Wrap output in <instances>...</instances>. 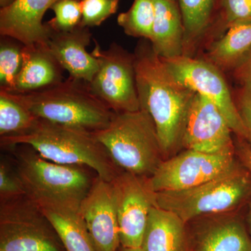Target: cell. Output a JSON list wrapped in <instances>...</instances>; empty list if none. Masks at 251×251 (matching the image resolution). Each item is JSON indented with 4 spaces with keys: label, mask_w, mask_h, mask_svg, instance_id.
I'll return each instance as SVG.
<instances>
[{
    "label": "cell",
    "mask_w": 251,
    "mask_h": 251,
    "mask_svg": "<svg viewBox=\"0 0 251 251\" xmlns=\"http://www.w3.org/2000/svg\"><path fill=\"white\" fill-rule=\"evenodd\" d=\"M247 229L251 239V196L247 204Z\"/></svg>",
    "instance_id": "33"
},
{
    "label": "cell",
    "mask_w": 251,
    "mask_h": 251,
    "mask_svg": "<svg viewBox=\"0 0 251 251\" xmlns=\"http://www.w3.org/2000/svg\"><path fill=\"white\" fill-rule=\"evenodd\" d=\"M155 18L154 0H134L129 9L117 17L126 34L150 41Z\"/></svg>",
    "instance_id": "24"
},
{
    "label": "cell",
    "mask_w": 251,
    "mask_h": 251,
    "mask_svg": "<svg viewBox=\"0 0 251 251\" xmlns=\"http://www.w3.org/2000/svg\"><path fill=\"white\" fill-rule=\"evenodd\" d=\"M15 0H0V7L4 8L5 6H9Z\"/></svg>",
    "instance_id": "35"
},
{
    "label": "cell",
    "mask_w": 251,
    "mask_h": 251,
    "mask_svg": "<svg viewBox=\"0 0 251 251\" xmlns=\"http://www.w3.org/2000/svg\"><path fill=\"white\" fill-rule=\"evenodd\" d=\"M120 0H80L82 18L80 26L94 27L100 25L116 13Z\"/></svg>",
    "instance_id": "28"
},
{
    "label": "cell",
    "mask_w": 251,
    "mask_h": 251,
    "mask_svg": "<svg viewBox=\"0 0 251 251\" xmlns=\"http://www.w3.org/2000/svg\"><path fill=\"white\" fill-rule=\"evenodd\" d=\"M91 53L99 69L89 82L92 94L115 113L140 110L136 85L135 54L113 43L103 50L95 41Z\"/></svg>",
    "instance_id": "8"
},
{
    "label": "cell",
    "mask_w": 251,
    "mask_h": 251,
    "mask_svg": "<svg viewBox=\"0 0 251 251\" xmlns=\"http://www.w3.org/2000/svg\"><path fill=\"white\" fill-rule=\"evenodd\" d=\"M92 134L127 173L150 177L165 160L154 122L142 109L115 114L107 128Z\"/></svg>",
    "instance_id": "4"
},
{
    "label": "cell",
    "mask_w": 251,
    "mask_h": 251,
    "mask_svg": "<svg viewBox=\"0 0 251 251\" xmlns=\"http://www.w3.org/2000/svg\"><path fill=\"white\" fill-rule=\"evenodd\" d=\"M118 251H145L142 249L141 247L139 248H125L123 247H120Z\"/></svg>",
    "instance_id": "34"
},
{
    "label": "cell",
    "mask_w": 251,
    "mask_h": 251,
    "mask_svg": "<svg viewBox=\"0 0 251 251\" xmlns=\"http://www.w3.org/2000/svg\"><path fill=\"white\" fill-rule=\"evenodd\" d=\"M38 120L8 92L0 90L1 138L24 134L34 126Z\"/></svg>",
    "instance_id": "23"
},
{
    "label": "cell",
    "mask_w": 251,
    "mask_h": 251,
    "mask_svg": "<svg viewBox=\"0 0 251 251\" xmlns=\"http://www.w3.org/2000/svg\"><path fill=\"white\" fill-rule=\"evenodd\" d=\"M232 133L215 104L196 94L186 118L182 148L207 153L235 152Z\"/></svg>",
    "instance_id": "12"
},
{
    "label": "cell",
    "mask_w": 251,
    "mask_h": 251,
    "mask_svg": "<svg viewBox=\"0 0 251 251\" xmlns=\"http://www.w3.org/2000/svg\"><path fill=\"white\" fill-rule=\"evenodd\" d=\"M38 206L55 229L66 251H97L80 206Z\"/></svg>",
    "instance_id": "20"
},
{
    "label": "cell",
    "mask_w": 251,
    "mask_h": 251,
    "mask_svg": "<svg viewBox=\"0 0 251 251\" xmlns=\"http://www.w3.org/2000/svg\"><path fill=\"white\" fill-rule=\"evenodd\" d=\"M26 196L25 190L17 173L1 161L0 163V202Z\"/></svg>",
    "instance_id": "29"
},
{
    "label": "cell",
    "mask_w": 251,
    "mask_h": 251,
    "mask_svg": "<svg viewBox=\"0 0 251 251\" xmlns=\"http://www.w3.org/2000/svg\"><path fill=\"white\" fill-rule=\"evenodd\" d=\"M233 95L238 111L249 133L248 142L251 145V91L239 87Z\"/></svg>",
    "instance_id": "30"
},
{
    "label": "cell",
    "mask_w": 251,
    "mask_h": 251,
    "mask_svg": "<svg viewBox=\"0 0 251 251\" xmlns=\"http://www.w3.org/2000/svg\"><path fill=\"white\" fill-rule=\"evenodd\" d=\"M246 23H251V0H221L219 17L210 32L220 37L232 26Z\"/></svg>",
    "instance_id": "26"
},
{
    "label": "cell",
    "mask_w": 251,
    "mask_h": 251,
    "mask_svg": "<svg viewBox=\"0 0 251 251\" xmlns=\"http://www.w3.org/2000/svg\"><path fill=\"white\" fill-rule=\"evenodd\" d=\"M155 195L157 206L187 224L200 216L234 212L247 206L251 196V174L239 162L233 169L202 184Z\"/></svg>",
    "instance_id": "6"
},
{
    "label": "cell",
    "mask_w": 251,
    "mask_h": 251,
    "mask_svg": "<svg viewBox=\"0 0 251 251\" xmlns=\"http://www.w3.org/2000/svg\"><path fill=\"white\" fill-rule=\"evenodd\" d=\"M16 156V173L26 196L37 206L79 207L96 177L91 176L88 168L54 163L32 148L18 150Z\"/></svg>",
    "instance_id": "5"
},
{
    "label": "cell",
    "mask_w": 251,
    "mask_h": 251,
    "mask_svg": "<svg viewBox=\"0 0 251 251\" xmlns=\"http://www.w3.org/2000/svg\"><path fill=\"white\" fill-rule=\"evenodd\" d=\"M163 60L176 80L215 104L226 117L234 135L248 141L249 133L221 71L205 59L190 56L181 55Z\"/></svg>",
    "instance_id": "10"
},
{
    "label": "cell",
    "mask_w": 251,
    "mask_h": 251,
    "mask_svg": "<svg viewBox=\"0 0 251 251\" xmlns=\"http://www.w3.org/2000/svg\"><path fill=\"white\" fill-rule=\"evenodd\" d=\"M64 71L46 44L25 46L22 70L9 92L30 93L57 85L64 80Z\"/></svg>",
    "instance_id": "16"
},
{
    "label": "cell",
    "mask_w": 251,
    "mask_h": 251,
    "mask_svg": "<svg viewBox=\"0 0 251 251\" xmlns=\"http://www.w3.org/2000/svg\"><path fill=\"white\" fill-rule=\"evenodd\" d=\"M92 36L90 28L78 26L72 31H51L46 44L69 76L88 83L99 69L97 58L87 50Z\"/></svg>",
    "instance_id": "15"
},
{
    "label": "cell",
    "mask_w": 251,
    "mask_h": 251,
    "mask_svg": "<svg viewBox=\"0 0 251 251\" xmlns=\"http://www.w3.org/2000/svg\"><path fill=\"white\" fill-rule=\"evenodd\" d=\"M221 0H177L184 27V54L193 52L219 17Z\"/></svg>",
    "instance_id": "21"
},
{
    "label": "cell",
    "mask_w": 251,
    "mask_h": 251,
    "mask_svg": "<svg viewBox=\"0 0 251 251\" xmlns=\"http://www.w3.org/2000/svg\"><path fill=\"white\" fill-rule=\"evenodd\" d=\"M8 93L36 118L91 133L107 128L116 114L92 94L88 82L70 76L44 90Z\"/></svg>",
    "instance_id": "3"
},
{
    "label": "cell",
    "mask_w": 251,
    "mask_h": 251,
    "mask_svg": "<svg viewBox=\"0 0 251 251\" xmlns=\"http://www.w3.org/2000/svg\"><path fill=\"white\" fill-rule=\"evenodd\" d=\"M80 211L97 251H118L121 247L116 202L111 181L96 176Z\"/></svg>",
    "instance_id": "13"
},
{
    "label": "cell",
    "mask_w": 251,
    "mask_h": 251,
    "mask_svg": "<svg viewBox=\"0 0 251 251\" xmlns=\"http://www.w3.org/2000/svg\"><path fill=\"white\" fill-rule=\"evenodd\" d=\"M0 251H67L44 213L27 196L0 202Z\"/></svg>",
    "instance_id": "7"
},
{
    "label": "cell",
    "mask_w": 251,
    "mask_h": 251,
    "mask_svg": "<svg viewBox=\"0 0 251 251\" xmlns=\"http://www.w3.org/2000/svg\"><path fill=\"white\" fill-rule=\"evenodd\" d=\"M54 18L47 23L54 31H68L80 26L82 11L80 0H58L52 6Z\"/></svg>",
    "instance_id": "27"
},
{
    "label": "cell",
    "mask_w": 251,
    "mask_h": 251,
    "mask_svg": "<svg viewBox=\"0 0 251 251\" xmlns=\"http://www.w3.org/2000/svg\"><path fill=\"white\" fill-rule=\"evenodd\" d=\"M25 46L8 36L0 40V90L11 92L22 70Z\"/></svg>",
    "instance_id": "25"
},
{
    "label": "cell",
    "mask_w": 251,
    "mask_h": 251,
    "mask_svg": "<svg viewBox=\"0 0 251 251\" xmlns=\"http://www.w3.org/2000/svg\"><path fill=\"white\" fill-rule=\"evenodd\" d=\"M28 145L43 158L59 164L86 167L99 177L112 181L122 170L92 133L39 119L27 133L1 138V145Z\"/></svg>",
    "instance_id": "2"
},
{
    "label": "cell",
    "mask_w": 251,
    "mask_h": 251,
    "mask_svg": "<svg viewBox=\"0 0 251 251\" xmlns=\"http://www.w3.org/2000/svg\"><path fill=\"white\" fill-rule=\"evenodd\" d=\"M251 49V23L228 28L209 44L205 60L221 72H232Z\"/></svg>",
    "instance_id": "22"
},
{
    "label": "cell",
    "mask_w": 251,
    "mask_h": 251,
    "mask_svg": "<svg viewBox=\"0 0 251 251\" xmlns=\"http://www.w3.org/2000/svg\"><path fill=\"white\" fill-rule=\"evenodd\" d=\"M120 228V244L141 247L149 215L156 206V195L148 178L123 171L111 181Z\"/></svg>",
    "instance_id": "11"
},
{
    "label": "cell",
    "mask_w": 251,
    "mask_h": 251,
    "mask_svg": "<svg viewBox=\"0 0 251 251\" xmlns=\"http://www.w3.org/2000/svg\"><path fill=\"white\" fill-rule=\"evenodd\" d=\"M58 0H15L0 9V34L26 46L46 44L51 29L43 18Z\"/></svg>",
    "instance_id": "14"
},
{
    "label": "cell",
    "mask_w": 251,
    "mask_h": 251,
    "mask_svg": "<svg viewBox=\"0 0 251 251\" xmlns=\"http://www.w3.org/2000/svg\"><path fill=\"white\" fill-rule=\"evenodd\" d=\"M155 18L150 41L155 53L163 59L184 54V27L177 0H154Z\"/></svg>",
    "instance_id": "17"
},
{
    "label": "cell",
    "mask_w": 251,
    "mask_h": 251,
    "mask_svg": "<svg viewBox=\"0 0 251 251\" xmlns=\"http://www.w3.org/2000/svg\"><path fill=\"white\" fill-rule=\"evenodd\" d=\"M134 54L140 109L154 122L166 159L182 148L186 118L196 93L175 78L150 41L143 39Z\"/></svg>",
    "instance_id": "1"
},
{
    "label": "cell",
    "mask_w": 251,
    "mask_h": 251,
    "mask_svg": "<svg viewBox=\"0 0 251 251\" xmlns=\"http://www.w3.org/2000/svg\"><path fill=\"white\" fill-rule=\"evenodd\" d=\"M185 224L172 211L153 206L149 215L142 249L145 251H186Z\"/></svg>",
    "instance_id": "18"
},
{
    "label": "cell",
    "mask_w": 251,
    "mask_h": 251,
    "mask_svg": "<svg viewBox=\"0 0 251 251\" xmlns=\"http://www.w3.org/2000/svg\"><path fill=\"white\" fill-rule=\"evenodd\" d=\"M195 251H251L247 226L240 216L229 213L201 232Z\"/></svg>",
    "instance_id": "19"
},
{
    "label": "cell",
    "mask_w": 251,
    "mask_h": 251,
    "mask_svg": "<svg viewBox=\"0 0 251 251\" xmlns=\"http://www.w3.org/2000/svg\"><path fill=\"white\" fill-rule=\"evenodd\" d=\"M239 163L235 152L185 150L162 162L148 178V184L154 193L187 189L227 173Z\"/></svg>",
    "instance_id": "9"
},
{
    "label": "cell",
    "mask_w": 251,
    "mask_h": 251,
    "mask_svg": "<svg viewBox=\"0 0 251 251\" xmlns=\"http://www.w3.org/2000/svg\"></svg>",
    "instance_id": "36"
},
{
    "label": "cell",
    "mask_w": 251,
    "mask_h": 251,
    "mask_svg": "<svg viewBox=\"0 0 251 251\" xmlns=\"http://www.w3.org/2000/svg\"><path fill=\"white\" fill-rule=\"evenodd\" d=\"M235 153L238 161L251 174V145L244 138H234Z\"/></svg>",
    "instance_id": "32"
},
{
    "label": "cell",
    "mask_w": 251,
    "mask_h": 251,
    "mask_svg": "<svg viewBox=\"0 0 251 251\" xmlns=\"http://www.w3.org/2000/svg\"><path fill=\"white\" fill-rule=\"evenodd\" d=\"M231 72L240 87L251 91V49Z\"/></svg>",
    "instance_id": "31"
}]
</instances>
